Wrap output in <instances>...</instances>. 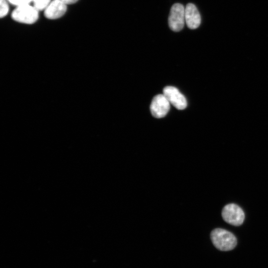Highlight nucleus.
<instances>
[{
	"mask_svg": "<svg viewBox=\"0 0 268 268\" xmlns=\"http://www.w3.org/2000/svg\"><path fill=\"white\" fill-rule=\"evenodd\" d=\"M210 237L214 246L221 251L231 250L237 245V239L234 234L222 228L213 230L211 232Z\"/></svg>",
	"mask_w": 268,
	"mask_h": 268,
	"instance_id": "1",
	"label": "nucleus"
},
{
	"mask_svg": "<svg viewBox=\"0 0 268 268\" xmlns=\"http://www.w3.org/2000/svg\"><path fill=\"white\" fill-rule=\"evenodd\" d=\"M67 11V4L61 0H53L44 10L46 17L50 19L62 16Z\"/></svg>",
	"mask_w": 268,
	"mask_h": 268,
	"instance_id": "8",
	"label": "nucleus"
},
{
	"mask_svg": "<svg viewBox=\"0 0 268 268\" xmlns=\"http://www.w3.org/2000/svg\"><path fill=\"white\" fill-rule=\"evenodd\" d=\"M185 22L191 29L197 28L201 22L200 14L195 4L189 3L185 8Z\"/></svg>",
	"mask_w": 268,
	"mask_h": 268,
	"instance_id": "7",
	"label": "nucleus"
},
{
	"mask_svg": "<svg viewBox=\"0 0 268 268\" xmlns=\"http://www.w3.org/2000/svg\"><path fill=\"white\" fill-rule=\"evenodd\" d=\"M185 8L182 4L179 3L172 6L168 17V24L172 31L178 32L183 28L185 22Z\"/></svg>",
	"mask_w": 268,
	"mask_h": 268,
	"instance_id": "4",
	"label": "nucleus"
},
{
	"mask_svg": "<svg viewBox=\"0 0 268 268\" xmlns=\"http://www.w3.org/2000/svg\"><path fill=\"white\" fill-rule=\"evenodd\" d=\"M7 1L16 6L22 4H29L32 2V0H7Z\"/></svg>",
	"mask_w": 268,
	"mask_h": 268,
	"instance_id": "11",
	"label": "nucleus"
},
{
	"mask_svg": "<svg viewBox=\"0 0 268 268\" xmlns=\"http://www.w3.org/2000/svg\"><path fill=\"white\" fill-rule=\"evenodd\" d=\"M51 0H32L34 7L38 11L45 10Z\"/></svg>",
	"mask_w": 268,
	"mask_h": 268,
	"instance_id": "9",
	"label": "nucleus"
},
{
	"mask_svg": "<svg viewBox=\"0 0 268 268\" xmlns=\"http://www.w3.org/2000/svg\"><path fill=\"white\" fill-rule=\"evenodd\" d=\"M65 4H70L75 3L78 0H61Z\"/></svg>",
	"mask_w": 268,
	"mask_h": 268,
	"instance_id": "12",
	"label": "nucleus"
},
{
	"mask_svg": "<svg viewBox=\"0 0 268 268\" xmlns=\"http://www.w3.org/2000/svg\"><path fill=\"white\" fill-rule=\"evenodd\" d=\"M38 11L33 5L22 4L16 7L11 13V17L18 22L32 24L38 18Z\"/></svg>",
	"mask_w": 268,
	"mask_h": 268,
	"instance_id": "2",
	"label": "nucleus"
},
{
	"mask_svg": "<svg viewBox=\"0 0 268 268\" xmlns=\"http://www.w3.org/2000/svg\"><path fill=\"white\" fill-rule=\"evenodd\" d=\"M222 216L227 223L234 226L241 225L245 219L242 209L235 203L226 205L222 210Z\"/></svg>",
	"mask_w": 268,
	"mask_h": 268,
	"instance_id": "3",
	"label": "nucleus"
},
{
	"mask_svg": "<svg viewBox=\"0 0 268 268\" xmlns=\"http://www.w3.org/2000/svg\"><path fill=\"white\" fill-rule=\"evenodd\" d=\"M163 94L169 103L179 110H183L187 106L185 97L173 86H168L163 89Z\"/></svg>",
	"mask_w": 268,
	"mask_h": 268,
	"instance_id": "6",
	"label": "nucleus"
},
{
	"mask_svg": "<svg viewBox=\"0 0 268 268\" xmlns=\"http://www.w3.org/2000/svg\"><path fill=\"white\" fill-rule=\"evenodd\" d=\"M0 0V16L1 18L4 17L8 13L9 6L7 3V0Z\"/></svg>",
	"mask_w": 268,
	"mask_h": 268,
	"instance_id": "10",
	"label": "nucleus"
},
{
	"mask_svg": "<svg viewBox=\"0 0 268 268\" xmlns=\"http://www.w3.org/2000/svg\"><path fill=\"white\" fill-rule=\"evenodd\" d=\"M170 108V103L163 94L154 96L150 107L152 115L156 118H161L165 116Z\"/></svg>",
	"mask_w": 268,
	"mask_h": 268,
	"instance_id": "5",
	"label": "nucleus"
}]
</instances>
